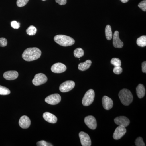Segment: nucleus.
<instances>
[{
    "mask_svg": "<svg viewBox=\"0 0 146 146\" xmlns=\"http://www.w3.org/2000/svg\"><path fill=\"white\" fill-rule=\"evenodd\" d=\"M135 145L137 146H145V143L143 141V138L142 137H139L135 141Z\"/></svg>",
    "mask_w": 146,
    "mask_h": 146,
    "instance_id": "bb28decb",
    "label": "nucleus"
},
{
    "mask_svg": "<svg viewBox=\"0 0 146 146\" xmlns=\"http://www.w3.org/2000/svg\"><path fill=\"white\" fill-rule=\"evenodd\" d=\"M52 72L54 73L64 72L67 70V67L63 63H55L51 68Z\"/></svg>",
    "mask_w": 146,
    "mask_h": 146,
    "instance_id": "9b49d317",
    "label": "nucleus"
},
{
    "mask_svg": "<svg viewBox=\"0 0 146 146\" xmlns=\"http://www.w3.org/2000/svg\"><path fill=\"white\" fill-rule=\"evenodd\" d=\"M37 29L35 27L31 25L26 30L27 34L29 35H34L36 34Z\"/></svg>",
    "mask_w": 146,
    "mask_h": 146,
    "instance_id": "5701e85b",
    "label": "nucleus"
},
{
    "mask_svg": "<svg viewBox=\"0 0 146 146\" xmlns=\"http://www.w3.org/2000/svg\"><path fill=\"white\" fill-rule=\"evenodd\" d=\"M55 1L60 5H65L67 3V0H55Z\"/></svg>",
    "mask_w": 146,
    "mask_h": 146,
    "instance_id": "473e14b6",
    "label": "nucleus"
},
{
    "mask_svg": "<svg viewBox=\"0 0 146 146\" xmlns=\"http://www.w3.org/2000/svg\"><path fill=\"white\" fill-rule=\"evenodd\" d=\"M138 7L144 11H146V0H143L139 3L138 5Z\"/></svg>",
    "mask_w": 146,
    "mask_h": 146,
    "instance_id": "cd10ccee",
    "label": "nucleus"
},
{
    "mask_svg": "<svg viewBox=\"0 0 146 146\" xmlns=\"http://www.w3.org/2000/svg\"><path fill=\"white\" fill-rule=\"evenodd\" d=\"M43 118L45 121L51 123H56L57 122V118L51 113L49 112H46L44 113L43 115Z\"/></svg>",
    "mask_w": 146,
    "mask_h": 146,
    "instance_id": "f3484780",
    "label": "nucleus"
},
{
    "mask_svg": "<svg viewBox=\"0 0 146 146\" xmlns=\"http://www.w3.org/2000/svg\"><path fill=\"white\" fill-rule=\"evenodd\" d=\"M54 39L57 44L62 46H69L74 45L75 43V40L72 38L63 35H56Z\"/></svg>",
    "mask_w": 146,
    "mask_h": 146,
    "instance_id": "f03ea898",
    "label": "nucleus"
},
{
    "mask_svg": "<svg viewBox=\"0 0 146 146\" xmlns=\"http://www.w3.org/2000/svg\"><path fill=\"white\" fill-rule=\"evenodd\" d=\"M120 100L124 105L128 106L133 100V96L131 92L127 89H122L119 94Z\"/></svg>",
    "mask_w": 146,
    "mask_h": 146,
    "instance_id": "7ed1b4c3",
    "label": "nucleus"
},
{
    "mask_svg": "<svg viewBox=\"0 0 146 146\" xmlns=\"http://www.w3.org/2000/svg\"><path fill=\"white\" fill-rule=\"evenodd\" d=\"M105 35L108 40H110L112 38V32L111 27L110 25H107L105 28Z\"/></svg>",
    "mask_w": 146,
    "mask_h": 146,
    "instance_id": "aec40b11",
    "label": "nucleus"
},
{
    "mask_svg": "<svg viewBox=\"0 0 146 146\" xmlns=\"http://www.w3.org/2000/svg\"><path fill=\"white\" fill-rule=\"evenodd\" d=\"M36 145L38 146H52L51 144L48 143L44 141H41L37 142Z\"/></svg>",
    "mask_w": 146,
    "mask_h": 146,
    "instance_id": "c85d7f7f",
    "label": "nucleus"
},
{
    "mask_svg": "<svg viewBox=\"0 0 146 146\" xmlns=\"http://www.w3.org/2000/svg\"><path fill=\"white\" fill-rule=\"evenodd\" d=\"M111 63L115 67H120L121 65V60L119 58H114L111 59Z\"/></svg>",
    "mask_w": 146,
    "mask_h": 146,
    "instance_id": "393cba45",
    "label": "nucleus"
},
{
    "mask_svg": "<svg viewBox=\"0 0 146 146\" xmlns=\"http://www.w3.org/2000/svg\"><path fill=\"white\" fill-rule=\"evenodd\" d=\"M79 136L82 145L83 146H90L91 145V138L87 133L81 131L79 133Z\"/></svg>",
    "mask_w": 146,
    "mask_h": 146,
    "instance_id": "6e6552de",
    "label": "nucleus"
},
{
    "mask_svg": "<svg viewBox=\"0 0 146 146\" xmlns=\"http://www.w3.org/2000/svg\"><path fill=\"white\" fill-rule=\"evenodd\" d=\"M102 103L103 106L106 110H110L113 107V101L107 96H104L103 97Z\"/></svg>",
    "mask_w": 146,
    "mask_h": 146,
    "instance_id": "4468645a",
    "label": "nucleus"
},
{
    "mask_svg": "<svg viewBox=\"0 0 146 146\" xmlns=\"http://www.w3.org/2000/svg\"><path fill=\"white\" fill-rule=\"evenodd\" d=\"M137 44L139 46L144 47L146 46V36L145 35L142 36L138 38L136 41Z\"/></svg>",
    "mask_w": 146,
    "mask_h": 146,
    "instance_id": "412c9836",
    "label": "nucleus"
},
{
    "mask_svg": "<svg viewBox=\"0 0 146 146\" xmlns=\"http://www.w3.org/2000/svg\"><path fill=\"white\" fill-rule=\"evenodd\" d=\"M61 99V98L60 95L58 94H55L47 97L45 99V102L48 104L54 105L60 102Z\"/></svg>",
    "mask_w": 146,
    "mask_h": 146,
    "instance_id": "0eeeda50",
    "label": "nucleus"
},
{
    "mask_svg": "<svg viewBox=\"0 0 146 146\" xmlns=\"http://www.w3.org/2000/svg\"><path fill=\"white\" fill-rule=\"evenodd\" d=\"M113 44L115 48H121L123 46V43L120 39L119 32L117 31L115 32L113 36Z\"/></svg>",
    "mask_w": 146,
    "mask_h": 146,
    "instance_id": "ddd939ff",
    "label": "nucleus"
},
{
    "mask_svg": "<svg viewBox=\"0 0 146 146\" xmlns=\"http://www.w3.org/2000/svg\"><path fill=\"white\" fill-rule=\"evenodd\" d=\"M142 71L143 72L146 73V62L144 61L142 64Z\"/></svg>",
    "mask_w": 146,
    "mask_h": 146,
    "instance_id": "72a5a7b5",
    "label": "nucleus"
},
{
    "mask_svg": "<svg viewBox=\"0 0 146 146\" xmlns=\"http://www.w3.org/2000/svg\"><path fill=\"white\" fill-rule=\"evenodd\" d=\"M11 27L14 29H19L20 27V23L15 21H12L11 23Z\"/></svg>",
    "mask_w": 146,
    "mask_h": 146,
    "instance_id": "2f4dec72",
    "label": "nucleus"
},
{
    "mask_svg": "<svg viewBox=\"0 0 146 146\" xmlns=\"http://www.w3.org/2000/svg\"><path fill=\"white\" fill-rule=\"evenodd\" d=\"M126 131L125 127L121 126H119L116 129L114 132L113 135V138L116 140H119L122 138V137L125 134Z\"/></svg>",
    "mask_w": 146,
    "mask_h": 146,
    "instance_id": "9d476101",
    "label": "nucleus"
},
{
    "mask_svg": "<svg viewBox=\"0 0 146 146\" xmlns=\"http://www.w3.org/2000/svg\"><path fill=\"white\" fill-rule=\"evenodd\" d=\"M42 52L38 48H30L24 51L22 54L23 59L26 61H32L38 59L41 56Z\"/></svg>",
    "mask_w": 146,
    "mask_h": 146,
    "instance_id": "f257e3e1",
    "label": "nucleus"
},
{
    "mask_svg": "<svg viewBox=\"0 0 146 146\" xmlns=\"http://www.w3.org/2000/svg\"><path fill=\"white\" fill-rule=\"evenodd\" d=\"M95 92L93 89H89L85 93L82 100V104L85 106H88L93 103L95 98Z\"/></svg>",
    "mask_w": 146,
    "mask_h": 146,
    "instance_id": "20e7f679",
    "label": "nucleus"
},
{
    "mask_svg": "<svg viewBox=\"0 0 146 146\" xmlns=\"http://www.w3.org/2000/svg\"><path fill=\"white\" fill-rule=\"evenodd\" d=\"M121 1L123 3H126L129 0H121Z\"/></svg>",
    "mask_w": 146,
    "mask_h": 146,
    "instance_id": "f704fd0d",
    "label": "nucleus"
},
{
    "mask_svg": "<svg viewBox=\"0 0 146 146\" xmlns=\"http://www.w3.org/2000/svg\"><path fill=\"white\" fill-rule=\"evenodd\" d=\"M91 64H92V61L91 60H86L85 62L80 63L79 64L78 69L81 71H86L90 68Z\"/></svg>",
    "mask_w": 146,
    "mask_h": 146,
    "instance_id": "6ab92c4d",
    "label": "nucleus"
},
{
    "mask_svg": "<svg viewBox=\"0 0 146 146\" xmlns=\"http://www.w3.org/2000/svg\"><path fill=\"white\" fill-rule=\"evenodd\" d=\"M7 44V41L6 39L4 37L0 38V47H5Z\"/></svg>",
    "mask_w": 146,
    "mask_h": 146,
    "instance_id": "c756f323",
    "label": "nucleus"
},
{
    "mask_svg": "<svg viewBox=\"0 0 146 146\" xmlns=\"http://www.w3.org/2000/svg\"><path fill=\"white\" fill-rule=\"evenodd\" d=\"M84 123L90 129L94 130L97 128L96 120L93 116H89L86 117L84 119Z\"/></svg>",
    "mask_w": 146,
    "mask_h": 146,
    "instance_id": "1a4fd4ad",
    "label": "nucleus"
},
{
    "mask_svg": "<svg viewBox=\"0 0 146 146\" xmlns=\"http://www.w3.org/2000/svg\"><path fill=\"white\" fill-rule=\"evenodd\" d=\"M75 83L74 82L68 80L60 84L59 90L61 92L66 93L72 90L74 87Z\"/></svg>",
    "mask_w": 146,
    "mask_h": 146,
    "instance_id": "423d86ee",
    "label": "nucleus"
},
{
    "mask_svg": "<svg viewBox=\"0 0 146 146\" xmlns=\"http://www.w3.org/2000/svg\"><path fill=\"white\" fill-rule=\"evenodd\" d=\"M29 0H17L16 4L18 7H21L26 5Z\"/></svg>",
    "mask_w": 146,
    "mask_h": 146,
    "instance_id": "a878e982",
    "label": "nucleus"
},
{
    "mask_svg": "<svg viewBox=\"0 0 146 146\" xmlns=\"http://www.w3.org/2000/svg\"><path fill=\"white\" fill-rule=\"evenodd\" d=\"M74 54L75 57L80 58L83 56L84 55V52L81 48H77L74 51Z\"/></svg>",
    "mask_w": 146,
    "mask_h": 146,
    "instance_id": "4be33fe9",
    "label": "nucleus"
},
{
    "mask_svg": "<svg viewBox=\"0 0 146 146\" xmlns=\"http://www.w3.org/2000/svg\"><path fill=\"white\" fill-rule=\"evenodd\" d=\"M42 1H46V0H42Z\"/></svg>",
    "mask_w": 146,
    "mask_h": 146,
    "instance_id": "c9c22d12",
    "label": "nucleus"
},
{
    "mask_svg": "<svg viewBox=\"0 0 146 146\" xmlns=\"http://www.w3.org/2000/svg\"><path fill=\"white\" fill-rule=\"evenodd\" d=\"M31 120L27 116H23L19 121V125L22 128H28L31 125Z\"/></svg>",
    "mask_w": 146,
    "mask_h": 146,
    "instance_id": "2eb2a0df",
    "label": "nucleus"
},
{
    "mask_svg": "<svg viewBox=\"0 0 146 146\" xmlns=\"http://www.w3.org/2000/svg\"><path fill=\"white\" fill-rule=\"evenodd\" d=\"M10 91L8 88L0 85V95L3 96L8 95L10 94Z\"/></svg>",
    "mask_w": 146,
    "mask_h": 146,
    "instance_id": "b1692460",
    "label": "nucleus"
},
{
    "mask_svg": "<svg viewBox=\"0 0 146 146\" xmlns=\"http://www.w3.org/2000/svg\"><path fill=\"white\" fill-rule=\"evenodd\" d=\"M123 72V69L120 67H115L113 69V72L116 74H120Z\"/></svg>",
    "mask_w": 146,
    "mask_h": 146,
    "instance_id": "7c9ffc66",
    "label": "nucleus"
},
{
    "mask_svg": "<svg viewBox=\"0 0 146 146\" xmlns=\"http://www.w3.org/2000/svg\"><path fill=\"white\" fill-rule=\"evenodd\" d=\"M18 76V73L16 71H9L5 72L3 74V77L8 80H14Z\"/></svg>",
    "mask_w": 146,
    "mask_h": 146,
    "instance_id": "dca6fc26",
    "label": "nucleus"
},
{
    "mask_svg": "<svg viewBox=\"0 0 146 146\" xmlns=\"http://www.w3.org/2000/svg\"><path fill=\"white\" fill-rule=\"evenodd\" d=\"M47 80L48 78L44 74L39 73L35 76L34 78L32 80V83L35 86H39L46 83Z\"/></svg>",
    "mask_w": 146,
    "mask_h": 146,
    "instance_id": "39448f33",
    "label": "nucleus"
},
{
    "mask_svg": "<svg viewBox=\"0 0 146 146\" xmlns=\"http://www.w3.org/2000/svg\"><path fill=\"white\" fill-rule=\"evenodd\" d=\"M136 94L138 98L141 99L145 96V89L143 84H138V86L136 87Z\"/></svg>",
    "mask_w": 146,
    "mask_h": 146,
    "instance_id": "a211bd4d",
    "label": "nucleus"
},
{
    "mask_svg": "<svg viewBox=\"0 0 146 146\" xmlns=\"http://www.w3.org/2000/svg\"><path fill=\"white\" fill-rule=\"evenodd\" d=\"M115 122L116 124L119 126L126 127L129 125L130 121L127 117L125 116H120L115 118Z\"/></svg>",
    "mask_w": 146,
    "mask_h": 146,
    "instance_id": "f8f14e48",
    "label": "nucleus"
}]
</instances>
